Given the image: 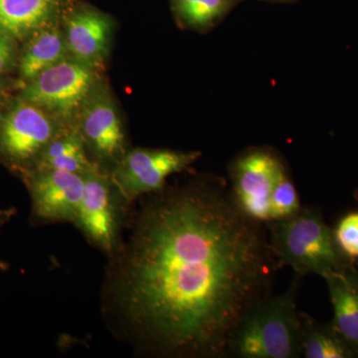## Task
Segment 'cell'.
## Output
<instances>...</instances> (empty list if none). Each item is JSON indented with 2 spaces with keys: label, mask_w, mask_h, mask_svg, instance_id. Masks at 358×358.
Listing matches in <instances>:
<instances>
[{
  "label": "cell",
  "mask_w": 358,
  "mask_h": 358,
  "mask_svg": "<svg viewBox=\"0 0 358 358\" xmlns=\"http://www.w3.org/2000/svg\"><path fill=\"white\" fill-rule=\"evenodd\" d=\"M138 200L108 256L106 326L143 355L227 357L244 313L270 294L277 263L261 224L238 208L217 178Z\"/></svg>",
  "instance_id": "obj_1"
},
{
  "label": "cell",
  "mask_w": 358,
  "mask_h": 358,
  "mask_svg": "<svg viewBox=\"0 0 358 358\" xmlns=\"http://www.w3.org/2000/svg\"><path fill=\"white\" fill-rule=\"evenodd\" d=\"M298 282L279 296L250 306L233 331L228 355L240 358L301 357V313L296 306Z\"/></svg>",
  "instance_id": "obj_2"
},
{
  "label": "cell",
  "mask_w": 358,
  "mask_h": 358,
  "mask_svg": "<svg viewBox=\"0 0 358 358\" xmlns=\"http://www.w3.org/2000/svg\"><path fill=\"white\" fill-rule=\"evenodd\" d=\"M270 231L273 255L296 275H319L324 279L352 264L339 250L334 230L313 207H301L292 217L273 221Z\"/></svg>",
  "instance_id": "obj_3"
},
{
  "label": "cell",
  "mask_w": 358,
  "mask_h": 358,
  "mask_svg": "<svg viewBox=\"0 0 358 358\" xmlns=\"http://www.w3.org/2000/svg\"><path fill=\"white\" fill-rule=\"evenodd\" d=\"M84 178L83 199L73 224L108 257L121 243L131 204L117 192L108 171L95 166Z\"/></svg>",
  "instance_id": "obj_4"
},
{
  "label": "cell",
  "mask_w": 358,
  "mask_h": 358,
  "mask_svg": "<svg viewBox=\"0 0 358 358\" xmlns=\"http://www.w3.org/2000/svg\"><path fill=\"white\" fill-rule=\"evenodd\" d=\"M95 84L94 69L77 59L66 58L26 83L21 100L53 115L63 126H71Z\"/></svg>",
  "instance_id": "obj_5"
},
{
  "label": "cell",
  "mask_w": 358,
  "mask_h": 358,
  "mask_svg": "<svg viewBox=\"0 0 358 358\" xmlns=\"http://www.w3.org/2000/svg\"><path fill=\"white\" fill-rule=\"evenodd\" d=\"M200 157V152L136 148L115 164L110 179L124 199L133 204L141 197L166 187L169 176L189 169Z\"/></svg>",
  "instance_id": "obj_6"
},
{
  "label": "cell",
  "mask_w": 358,
  "mask_h": 358,
  "mask_svg": "<svg viewBox=\"0 0 358 358\" xmlns=\"http://www.w3.org/2000/svg\"><path fill=\"white\" fill-rule=\"evenodd\" d=\"M285 164L268 148H252L231 162V195L238 208L257 223L271 222V196Z\"/></svg>",
  "instance_id": "obj_7"
},
{
  "label": "cell",
  "mask_w": 358,
  "mask_h": 358,
  "mask_svg": "<svg viewBox=\"0 0 358 358\" xmlns=\"http://www.w3.org/2000/svg\"><path fill=\"white\" fill-rule=\"evenodd\" d=\"M64 127L44 110L21 100L0 124V155L15 166L31 167V171Z\"/></svg>",
  "instance_id": "obj_8"
},
{
  "label": "cell",
  "mask_w": 358,
  "mask_h": 358,
  "mask_svg": "<svg viewBox=\"0 0 358 358\" xmlns=\"http://www.w3.org/2000/svg\"><path fill=\"white\" fill-rule=\"evenodd\" d=\"M80 114L77 127L90 159L110 173L129 150L122 120L109 92L94 88Z\"/></svg>",
  "instance_id": "obj_9"
},
{
  "label": "cell",
  "mask_w": 358,
  "mask_h": 358,
  "mask_svg": "<svg viewBox=\"0 0 358 358\" xmlns=\"http://www.w3.org/2000/svg\"><path fill=\"white\" fill-rule=\"evenodd\" d=\"M32 213L40 223H74L84 194L85 178L63 171H31L26 176Z\"/></svg>",
  "instance_id": "obj_10"
},
{
  "label": "cell",
  "mask_w": 358,
  "mask_h": 358,
  "mask_svg": "<svg viewBox=\"0 0 358 358\" xmlns=\"http://www.w3.org/2000/svg\"><path fill=\"white\" fill-rule=\"evenodd\" d=\"M112 31L109 16L96 9H79L66 21L68 50L73 58L94 69L102 65L107 56Z\"/></svg>",
  "instance_id": "obj_11"
},
{
  "label": "cell",
  "mask_w": 358,
  "mask_h": 358,
  "mask_svg": "<svg viewBox=\"0 0 358 358\" xmlns=\"http://www.w3.org/2000/svg\"><path fill=\"white\" fill-rule=\"evenodd\" d=\"M68 0H0V31L25 39L57 24Z\"/></svg>",
  "instance_id": "obj_12"
},
{
  "label": "cell",
  "mask_w": 358,
  "mask_h": 358,
  "mask_svg": "<svg viewBox=\"0 0 358 358\" xmlns=\"http://www.w3.org/2000/svg\"><path fill=\"white\" fill-rule=\"evenodd\" d=\"M334 308L331 322L358 357V268L348 266L324 278Z\"/></svg>",
  "instance_id": "obj_13"
},
{
  "label": "cell",
  "mask_w": 358,
  "mask_h": 358,
  "mask_svg": "<svg viewBox=\"0 0 358 358\" xmlns=\"http://www.w3.org/2000/svg\"><path fill=\"white\" fill-rule=\"evenodd\" d=\"M95 166L77 124H71L47 145L31 171H63L85 176Z\"/></svg>",
  "instance_id": "obj_14"
},
{
  "label": "cell",
  "mask_w": 358,
  "mask_h": 358,
  "mask_svg": "<svg viewBox=\"0 0 358 358\" xmlns=\"http://www.w3.org/2000/svg\"><path fill=\"white\" fill-rule=\"evenodd\" d=\"M67 43L57 24L35 33L30 38L20 61V75L23 81H32L38 75L67 58Z\"/></svg>",
  "instance_id": "obj_15"
},
{
  "label": "cell",
  "mask_w": 358,
  "mask_h": 358,
  "mask_svg": "<svg viewBox=\"0 0 358 358\" xmlns=\"http://www.w3.org/2000/svg\"><path fill=\"white\" fill-rule=\"evenodd\" d=\"M301 355L306 358H357L352 346L329 324L301 313Z\"/></svg>",
  "instance_id": "obj_16"
},
{
  "label": "cell",
  "mask_w": 358,
  "mask_h": 358,
  "mask_svg": "<svg viewBox=\"0 0 358 358\" xmlns=\"http://www.w3.org/2000/svg\"><path fill=\"white\" fill-rule=\"evenodd\" d=\"M241 0H171L176 20L182 27L208 31L219 24Z\"/></svg>",
  "instance_id": "obj_17"
},
{
  "label": "cell",
  "mask_w": 358,
  "mask_h": 358,
  "mask_svg": "<svg viewBox=\"0 0 358 358\" xmlns=\"http://www.w3.org/2000/svg\"><path fill=\"white\" fill-rule=\"evenodd\" d=\"M301 207L296 186L285 166L271 196V222L292 217L301 210Z\"/></svg>",
  "instance_id": "obj_18"
},
{
  "label": "cell",
  "mask_w": 358,
  "mask_h": 358,
  "mask_svg": "<svg viewBox=\"0 0 358 358\" xmlns=\"http://www.w3.org/2000/svg\"><path fill=\"white\" fill-rule=\"evenodd\" d=\"M339 250L350 260H358V211L343 216L334 229Z\"/></svg>",
  "instance_id": "obj_19"
},
{
  "label": "cell",
  "mask_w": 358,
  "mask_h": 358,
  "mask_svg": "<svg viewBox=\"0 0 358 358\" xmlns=\"http://www.w3.org/2000/svg\"><path fill=\"white\" fill-rule=\"evenodd\" d=\"M14 54L15 50L13 37L0 31V74L10 69L13 64Z\"/></svg>",
  "instance_id": "obj_20"
},
{
  "label": "cell",
  "mask_w": 358,
  "mask_h": 358,
  "mask_svg": "<svg viewBox=\"0 0 358 358\" xmlns=\"http://www.w3.org/2000/svg\"><path fill=\"white\" fill-rule=\"evenodd\" d=\"M17 213V209L15 207H9V208H2L0 207V231L2 228L13 220L14 216ZM9 268L8 264L4 262L0 259V271H6Z\"/></svg>",
  "instance_id": "obj_21"
},
{
  "label": "cell",
  "mask_w": 358,
  "mask_h": 358,
  "mask_svg": "<svg viewBox=\"0 0 358 358\" xmlns=\"http://www.w3.org/2000/svg\"><path fill=\"white\" fill-rule=\"evenodd\" d=\"M268 1L279 2V3H293L299 0H268Z\"/></svg>",
  "instance_id": "obj_22"
},
{
  "label": "cell",
  "mask_w": 358,
  "mask_h": 358,
  "mask_svg": "<svg viewBox=\"0 0 358 358\" xmlns=\"http://www.w3.org/2000/svg\"><path fill=\"white\" fill-rule=\"evenodd\" d=\"M2 92H3V88H2V84L0 82V96H1Z\"/></svg>",
  "instance_id": "obj_23"
},
{
  "label": "cell",
  "mask_w": 358,
  "mask_h": 358,
  "mask_svg": "<svg viewBox=\"0 0 358 358\" xmlns=\"http://www.w3.org/2000/svg\"><path fill=\"white\" fill-rule=\"evenodd\" d=\"M241 1H242V0H241Z\"/></svg>",
  "instance_id": "obj_24"
}]
</instances>
